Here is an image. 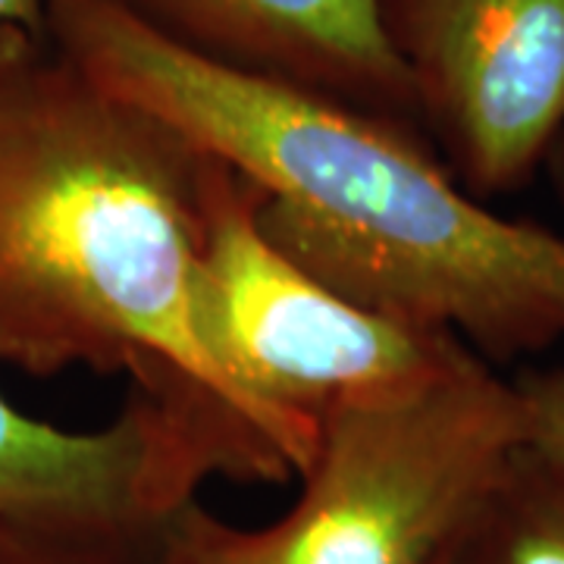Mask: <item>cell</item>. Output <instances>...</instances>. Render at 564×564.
I'll return each instance as SVG.
<instances>
[{
	"mask_svg": "<svg viewBox=\"0 0 564 564\" xmlns=\"http://www.w3.org/2000/svg\"><path fill=\"white\" fill-rule=\"evenodd\" d=\"M0 564H10V562H3V558H0Z\"/></svg>",
	"mask_w": 564,
	"mask_h": 564,
	"instance_id": "cell-12",
	"label": "cell"
},
{
	"mask_svg": "<svg viewBox=\"0 0 564 564\" xmlns=\"http://www.w3.org/2000/svg\"><path fill=\"white\" fill-rule=\"evenodd\" d=\"M188 51L389 120H417L380 0H117Z\"/></svg>",
	"mask_w": 564,
	"mask_h": 564,
	"instance_id": "cell-7",
	"label": "cell"
},
{
	"mask_svg": "<svg viewBox=\"0 0 564 564\" xmlns=\"http://www.w3.org/2000/svg\"><path fill=\"white\" fill-rule=\"evenodd\" d=\"M202 321L210 351L302 477L329 408L430 383L474 348L455 333L348 302L261 229V192L229 163L204 170Z\"/></svg>",
	"mask_w": 564,
	"mask_h": 564,
	"instance_id": "cell-4",
	"label": "cell"
},
{
	"mask_svg": "<svg viewBox=\"0 0 564 564\" xmlns=\"http://www.w3.org/2000/svg\"><path fill=\"white\" fill-rule=\"evenodd\" d=\"M207 163L47 35L0 29V367L176 370L282 458L204 336Z\"/></svg>",
	"mask_w": 564,
	"mask_h": 564,
	"instance_id": "cell-2",
	"label": "cell"
},
{
	"mask_svg": "<svg viewBox=\"0 0 564 564\" xmlns=\"http://www.w3.org/2000/svg\"><path fill=\"white\" fill-rule=\"evenodd\" d=\"M267 484L273 455L220 399L173 370L129 380L101 430L35 421L0 392V558L151 564L207 480Z\"/></svg>",
	"mask_w": 564,
	"mask_h": 564,
	"instance_id": "cell-5",
	"label": "cell"
},
{
	"mask_svg": "<svg viewBox=\"0 0 564 564\" xmlns=\"http://www.w3.org/2000/svg\"><path fill=\"white\" fill-rule=\"evenodd\" d=\"M521 445L514 380L470 351L430 383L329 408L282 518L239 527L195 499L151 564H436Z\"/></svg>",
	"mask_w": 564,
	"mask_h": 564,
	"instance_id": "cell-3",
	"label": "cell"
},
{
	"mask_svg": "<svg viewBox=\"0 0 564 564\" xmlns=\"http://www.w3.org/2000/svg\"><path fill=\"white\" fill-rule=\"evenodd\" d=\"M524 408V448L564 477V370H533L514 380Z\"/></svg>",
	"mask_w": 564,
	"mask_h": 564,
	"instance_id": "cell-9",
	"label": "cell"
},
{
	"mask_svg": "<svg viewBox=\"0 0 564 564\" xmlns=\"http://www.w3.org/2000/svg\"><path fill=\"white\" fill-rule=\"evenodd\" d=\"M436 564H564V477L521 445Z\"/></svg>",
	"mask_w": 564,
	"mask_h": 564,
	"instance_id": "cell-8",
	"label": "cell"
},
{
	"mask_svg": "<svg viewBox=\"0 0 564 564\" xmlns=\"http://www.w3.org/2000/svg\"><path fill=\"white\" fill-rule=\"evenodd\" d=\"M549 176H552V185H555V192H558V198L564 202V132L558 135V141L552 144V151H549Z\"/></svg>",
	"mask_w": 564,
	"mask_h": 564,
	"instance_id": "cell-11",
	"label": "cell"
},
{
	"mask_svg": "<svg viewBox=\"0 0 564 564\" xmlns=\"http://www.w3.org/2000/svg\"><path fill=\"white\" fill-rule=\"evenodd\" d=\"M47 39L261 192V229L348 302L486 361L564 339V236L474 198L421 126L202 57L117 0H47Z\"/></svg>",
	"mask_w": 564,
	"mask_h": 564,
	"instance_id": "cell-1",
	"label": "cell"
},
{
	"mask_svg": "<svg viewBox=\"0 0 564 564\" xmlns=\"http://www.w3.org/2000/svg\"><path fill=\"white\" fill-rule=\"evenodd\" d=\"M380 22L452 176L524 188L564 132V0H380Z\"/></svg>",
	"mask_w": 564,
	"mask_h": 564,
	"instance_id": "cell-6",
	"label": "cell"
},
{
	"mask_svg": "<svg viewBox=\"0 0 564 564\" xmlns=\"http://www.w3.org/2000/svg\"><path fill=\"white\" fill-rule=\"evenodd\" d=\"M0 29L47 35V0H0Z\"/></svg>",
	"mask_w": 564,
	"mask_h": 564,
	"instance_id": "cell-10",
	"label": "cell"
}]
</instances>
